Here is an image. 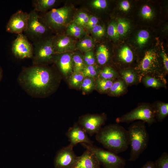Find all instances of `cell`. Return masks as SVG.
Here are the masks:
<instances>
[{
    "label": "cell",
    "mask_w": 168,
    "mask_h": 168,
    "mask_svg": "<svg viewBox=\"0 0 168 168\" xmlns=\"http://www.w3.org/2000/svg\"><path fill=\"white\" fill-rule=\"evenodd\" d=\"M67 31L70 35L77 38L81 37L84 34L83 28L74 23L71 24L68 26Z\"/></svg>",
    "instance_id": "f546056e"
},
{
    "label": "cell",
    "mask_w": 168,
    "mask_h": 168,
    "mask_svg": "<svg viewBox=\"0 0 168 168\" xmlns=\"http://www.w3.org/2000/svg\"><path fill=\"white\" fill-rule=\"evenodd\" d=\"M83 59L85 66L92 65L95 63V58L91 50L85 52Z\"/></svg>",
    "instance_id": "74e56055"
},
{
    "label": "cell",
    "mask_w": 168,
    "mask_h": 168,
    "mask_svg": "<svg viewBox=\"0 0 168 168\" xmlns=\"http://www.w3.org/2000/svg\"><path fill=\"white\" fill-rule=\"evenodd\" d=\"M130 28L129 22L123 19H119L117 23V30L119 35H124Z\"/></svg>",
    "instance_id": "d6a6232c"
},
{
    "label": "cell",
    "mask_w": 168,
    "mask_h": 168,
    "mask_svg": "<svg viewBox=\"0 0 168 168\" xmlns=\"http://www.w3.org/2000/svg\"><path fill=\"white\" fill-rule=\"evenodd\" d=\"M139 81L142 77L149 76L160 79L166 84L164 76L159 70L157 53L153 49L147 51L138 66L136 69Z\"/></svg>",
    "instance_id": "277c9868"
},
{
    "label": "cell",
    "mask_w": 168,
    "mask_h": 168,
    "mask_svg": "<svg viewBox=\"0 0 168 168\" xmlns=\"http://www.w3.org/2000/svg\"><path fill=\"white\" fill-rule=\"evenodd\" d=\"M152 105L154 110L156 119L159 122L162 121L168 114V103L159 102Z\"/></svg>",
    "instance_id": "ac0fdd59"
},
{
    "label": "cell",
    "mask_w": 168,
    "mask_h": 168,
    "mask_svg": "<svg viewBox=\"0 0 168 168\" xmlns=\"http://www.w3.org/2000/svg\"><path fill=\"white\" fill-rule=\"evenodd\" d=\"M106 119L104 114H87L80 119L79 124L87 133L92 135L100 130Z\"/></svg>",
    "instance_id": "8fae6325"
},
{
    "label": "cell",
    "mask_w": 168,
    "mask_h": 168,
    "mask_svg": "<svg viewBox=\"0 0 168 168\" xmlns=\"http://www.w3.org/2000/svg\"><path fill=\"white\" fill-rule=\"evenodd\" d=\"M128 131L131 149L128 160L133 161L138 159L147 148L149 135L146 123L141 121L131 124Z\"/></svg>",
    "instance_id": "3957f363"
},
{
    "label": "cell",
    "mask_w": 168,
    "mask_h": 168,
    "mask_svg": "<svg viewBox=\"0 0 168 168\" xmlns=\"http://www.w3.org/2000/svg\"><path fill=\"white\" fill-rule=\"evenodd\" d=\"M96 86L94 78L85 77L80 87L82 90L86 92H88L92 90Z\"/></svg>",
    "instance_id": "1f68e13d"
},
{
    "label": "cell",
    "mask_w": 168,
    "mask_h": 168,
    "mask_svg": "<svg viewBox=\"0 0 168 168\" xmlns=\"http://www.w3.org/2000/svg\"><path fill=\"white\" fill-rule=\"evenodd\" d=\"M91 30L93 35L98 37H101L105 34L104 28L100 25H96Z\"/></svg>",
    "instance_id": "f35d334b"
},
{
    "label": "cell",
    "mask_w": 168,
    "mask_h": 168,
    "mask_svg": "<svg viewBox=\"0 0 168 168\" xmlns=\"http://www.w3.org/2000/svg\"><path fill=\"white\" fill-rule=\"evenodd\" d=\"M141 81L147 87H151L156 89L164 87L166 83L161 80L155 77L146 76L142 77Z\"/></svg>",
    "instance_id": "ffe728a7"
},
{
    "label": "cell",
    "mask_w": 168,
    "mask_h": 168,
    "mask_svg": "<svg viewBox=\"0 0 168 168\" xmlns=\"http://www.w3.org/2000/svg\"><path fill=\"white\" fill-rule=\"evenodd\" d=\"M55 0H35L33 1L34 10L37 12H44L52 7L56 4Z\"/></svg>",
    "instance_id": "7402d4cb"
},
{
    "label": "cell",
    "mask_w": 168,
    "mask_h": 168,
    "mask_svg": "<svg viewBox=\"0 0 168 168\" xmlns=\"http://www.w3.org/2000/svg\"><path fill=\"white\" fill-rule=\"evenodd\" d=\"M120 75L122 79L127 85L135 84L139 81L137 72L133 70L127 69L122 70Z\"/></svg>",
    "instance_id": "44dd1931"
},
{
    "label": "cell",
    "mask_w": 168,
    "mask_h": 168,
    "mask_svg": "<svg viewBox=\"0 0 168 168\" xmlns=\"http://www.w3.org/2000/svg\"><path fill=\"white\" fill-rule=\"evenodd\" d=\"M91 4L95 8L104 9L106 7L107 3L105 0H95L92 2Z\"/></svg>",
    "instance_id": "60d3db41"
},
{
    "label": "cell",
    "mask_w": 168,
    "mask_h": 168,
    "mask_svg": "<svg viewBox=\"0 0 168 168\" xmlns=\"http://www.w3.org/2000/svg\"><path fill=\"white\" fill-rule=\"evenodd\" d=\"M73 148L69 144L58 152L54 161L55 168H70L72 166L77 157L73 152Z\"/></svg>",
    "instance_id": "4fadbf2b"
},
{
    "label": "cell",
    "mask_w": 168,
    "mask_h": 168,
    "mask_svg": "<svg viewBox=\"0 0 168 168\" xmlns=\"http://www.w3.org/2000/svg\"><path fill=\"white\" fill-rule=\"evenodd\" d=\"M70 142V145L73 147L79 143L92 145L93 142L88 138L86 133L79 125L74 124L70 128L66 133Z\"/></svg>",
    "instance_id": "5bb4252c"
},
{
    "label": "cell",
    "mask_w": 168,
    "mask_h": 168,
    "mask_svg": "<svg viewBox=\"0 0 168 168\" xmlns=\"http://www.w3.org/2000/svg\"><path fill=\"white\" fill-rule=\"evenodd\" d=\"M141 14L144 18L150 19L152 16V11L151 8L148 5L143 7L141 10Z\"/></svg>",
    "instance_id": "ab89813d"
},
{
    "label": "cell",
    "mask_w": 168,
    "mask_h": 168,
    "mask_svg": "<svg viewBox=\"0 0 168 168\" xmlns=\"http://www.w3.org/2000/svg\"><path fill=\"white\" fill-rule=\"evenodd\" d=\"M26 35L35 42L42 39L46 33L48 27L43 21L41 17L34 10L29 13Z\"/></svg>",
    "instance_id": "9c48e42d"
},
{
    "label": "cell",
    "mask_w": 168,
    "mask_h": 168,
    "mask_svg": "<svg viewBox=\"0 0 168 168\" xmlns=\"http://www.w3.org/2000/svg\"><path fill=\"white\" fill-rule=\"evenodd\" d=\"M84 78L82 72H73L70 78L69 84L71 86L74 87L79 88L80 87L81 83Z\"/></svg>",
    "instance_id": "83f0119b"
},
{
    "label": "cell",
    "mask_w": 168,
    "mask_h": 168,
    "mask_svg": "<svg viewBox=\"0 0 168 168\" xmlns=\"http://www.w3.org/2000/svg\"><path fill=\"white\" fill-rule=\"evenodd\" d=\"M74 72H82L85 65L83 58L79 54H76L72 57Z\"/></svg>",
    "instance_id": "484cf974"
},
{
    "label": "cell",
    "mask_w": 168,
    "mask_h": 168,
    "mask_svg": "<svg viewBox=\"0 0 168 168\" xmlns=\"http://www.w3.org/2000/svg\"><path fill=\"white\" fill-rule=\"evenodd\" d=\"M55 78L52 71L43 65H34L25 68L18 76V81L29 95L43 97L51 93L55 85Z\"/></svg>",
    "instance_id": "6da1fadb"
},
{
    "label": "cell",
    "mask_w": 168,
    "mask_h": 168,
    "mask_svg": "<svg viewBox=\"0 0 168 168\" xmlns=\"http://www.w3.org/2000/svg\"><path fill=\"white\" fill-rule=\"evenodd\" d=\"M12 51L16 57L21 59L32 58L33 56L32 46L22 33L18 34L13 42Z\"/></svg>",
    "instance_id": "30bf717a"
},
{
    "label": "cell",
    "mask_w": 168,
    "mask_h": 168,
    "mask_svg": "<svg viewBox=\"0 0 168 168\" xmlns=\"http://www.w3.org/2000/svg\"><path fill=\"white\" fill-rule=\"evenodd\" d=\"M53 39L42 38L35 42L32 58L33 65H43L53 60L55 55Z\"/></svg>",
    "instance_id": "52a82bcc"
},
{
    "label": "cell",
    "mask_w": 168,
    "mask_h": 168,
    "mask_svg": "<svg viewBox=\"0 0 168 168\" xmlns=\"http://www.w3.org/2000/svg\"><path fill=\"white\" fill-rule=\"evenodd\" d=\"M149 37L148 32L145 30H141L138 33L137 42L139 45L145 44L147 41Z\"/></svg>",
    "instance_id": "8d00e7d4"
},
{
    "label": "cell",
    "mask_w": 168,
    "mask_h": 168,
    "mask_svg": "<svg viewBox=\"0 0 168 168\" xmlns=\"http://www.w3.org/2000/svg\"><path fill=\"white\" fill-rule=\"evenodd\" d=\"M55 62L63 75L67 76L72 72L73 64L71 54L65 53L57 56Z\"/></svg>",
    "instance_id": "2e32d148"
},
{
    "label": "cell",
    "mask_w": 168,
    "mask_h": 168,
    "mask_svg": "<svg viewBox=\"0 0 168 168\" xmlns=\"http://www.w3.org/2000/svg\"><path fill=\"white\" fill-rule=\"evenodd\" d=\"M108 35L112 38L118 39L119 35L117 30V23L112 22L109 25L107 29Z\"/></svg>",
    "instance_id": "d590c367"
},
{
    "label": "cell",
    "mask_w": 168,
    "mask_h": 168,
    "mask_svg": "<svg viewBox=\"0 0 168 168\" xmlns=\"http://www.w3.org/2000/svg\"><path fill=\"white\" fill-rule=\"evenodd\" d=\"M82 146L91 151L105 168H124L125 160L117 154L108 150L82 143Z\"/></svg>",
    "instance_id": "8992f818"
},
{
    "label": "cell",
    "mask_w": 168,
    "mask_h": 168,
    "mask_svg": "<svg viewBox=\"0 0 168 168\" xmlns=\"http://www.w3.org/2000/svg\"><path fill=\"white\" fill-rule=\"evenodd\" d=\"M161 55L162 58L163 63L164 65V69L166 73L168 72V57L164 51L162 52Z\"/></svg>",
    "instance_id": "7bdbcfd3"
},
{
    "label": "cell",
    "mask_w": 168,
    "mask_h": 168,
    "mask_svg": "<svg viewBox=\"0 0 168 168\" xmlns=\"http://www.w3.org/2000/svg\"><path fill=\"white\" fill-rule=\"evenodd\" d=\"M100 163L94 154L86 149L76 160L70 168H100Z\"/></svg>",
    "instance_id": "9a60e30c"
},
{
    "label": "cell",
    "mask_w": 168,
    "mask_h": 168,
    "mask_svg": "<svg viewBox=\"0 0 168 168\" xmlns=\"http://www.w3.org/2000/svg\"><path fill=\"white\" fill-rule=\"evenodd\" d=\"M89 17L86 13L84 12H80L78 13L75 17L74 23L82 28L85 27Z\"/></svg>",
    "instance_id": "836d02e7"
},
{
    "label": "cell",
    "mask_w": 168,
    "mask_h": 168,
    "mask_svg": "<svg viewBox=\"0 0 168 168\" xmlns=\"http://www.w3.org/2000/svg\"><path fill=\"white\" fill-rule=\"evenodd\" d=\"M118 57L121 61L126 63H131L133 59L132 51L128 46L124 47L120 49Z\"/></svg>",
    "instance_id": "cb8c5ba5"
},
{
    "label": "cell",
    "mask_w": 168,
    "mask_h": 168,
    "mask_svg": "<svg viewBox=\"0 0 168 168\" xmlns=\"http://www.w3.org/2000/svg\"><path fill=\"white\" fill-rule=\"evenodd\" d=\"M127 85L124 81L119 79L114 82L109 91L110 95L117 96L124 94L126 91Z\"/></svg>",
    "instance_id": "d6986e66"
},
{
    "label": "cell",
    "mask_w": 168,
    "mask_h": 168,
    "mask_svg": "<svg viewBox=\"0 0 168 168\" xmlns=\"http://www.w3.org/2000/svg\"><path fill=\"white\" fill-rule=\"evenodd\" d=\"M114 82L113 80L98 78L96 81L95 86L100 92H105L109 91Z\"/></svg>",
    "instance_id": "d4e9b609"
},
{
    "label": "cell",
    "mask_w": 168,
    "mask_h": 168,
    "mask_svg": "<svg viewBox=\"0 0 168 168\" xmlns=\"http://www.w3.org/2000/svg\"><path fill=\"white\" fill-rule=\"evenodd\" d=\"M98 78L106 79L113 80L118 77V74L112 68L106 67L99 73Z\"/></svg>",
    "instance_id": "4316f807"
},
{
    "label": "cell",
    "mask_w": 168,
    "mask_h": 168,
    "mask_svg": "<svg viewBox=\"0 0 168 168\" xmlns=\"http://www.w3.org/2000/svg\"><path fill=\"white\" fill-rule=\"evenodd\" d=\"M29 13L19 10L13 14L10 18L6 26L7 32L19 34L27 30Z\"/></svg>",
    "instance_id": "7c38bea8"
},
{
    "label": "cell",
    "mask_w": 168,
    "mask_h": 168,
    "mask_svg": "<svg viewBox=\"0 0 168 168\" xmlns=\"http://www.w3.org/2000/svg\"><path fill=\"white\" fill-rule=\"evenodd\" d=\"M96 56L99 64L103 65L107 62L109 58V53L105 45L102 44L99 47L97 50Z\"/></svg>",
    "instance_id": "603a6c76"
},
{
    "label": "cell",
    "mask_w": 168,
    "mask_h": 168,
    "mask_svg": "<svg viewBox=\"0 0 168 168\" xmlns=\"http://www.w3.org/2000/svg\"><path fill=\"white\" fill-rule=\"evenodd\" d=\"M96 138L104 147L116 154L126 151L129 146L128 130L117 124L101 128L96 134Z\"/></svg>",
    "instance_id": "7a4b0ae2"
},
{
    "label": "cell",
    "mask_w": 168,
    "mask_h": 168,
    "mask_svg": "<svg viewBox=\"0 0 168 168\" xmlns=\"http://www.w3.org/2000/svg\"><path fill=\"white\" fill-rule=\"evenodd\" d=\"M98 21V19L94 16L89 17L88 21L86 25V27L88 29L91 30L95 26Z\"/></svg>",
    "instance_id": "b9f144b4"
},
{
    "label": "cell",
    "mask_w": 168,
    "mask_h": 168,
    "mask_svg": "<svg viewBox=\"0 0 168 168\" xmlns=\"http://www.w3.org/2000/svg\"><path fill=\"white\" fill-rule=\"evenodd\" d=\"M2 78V71L1 69L0 68V81Z\"/></svg>",
    "instance_id": "bcb514c9"
},
{
    "label": "cell",
    "mask_w": 168,
    "mask_h": 168,
    "mask_svg": "<svg viewBox=\"0 0 168 168\" xmlns=\"http://www.w3.org/2000/svg\"><path fill=\"white\" fill-rule=\"evenodd\" d=\"M140 120L150 126L156 121L155 113L152 105L143 104L138 105L130 111L117 118V123H128Z\"/></svg>",
    "instance_id": "5b68a950"
},
{
    "label": "cell",
    "mask_w": 168,
    "mask_h": 168,
    "mask_svg": "<svg viewBox=\"0 0 168 168\" xmlns=\"http://www.w3.org/2000/svg\"><path fill=\"white\" fill-rule=\"evenodd\" d=\"M77 46L79 49L86 52L91 50L94 46L93 40L91 38H85L79 42Z\"/></svg>",
    "instance_id": "f1b7e54d"
},
{
    "label": "cell",
    "mask_w": 168,
    "mask_h": 168,
    "mask_svg": "<svg viewBox=\"0 0 168 168\" xmlns=\"http://www.w3.org/2000/svg\"><path fill=\"white\" fill-rule=\"evenodd\" d=\"M73 42L71 38L66 36L54 38L53 46L55 54H62L72 48Z\"/></svg>",
    "instance_id": "e0dca14e"
},
{
    "label": "cell",
    "mask_w": 168,
    "mask_h": 168,
    "mask_svg": "<svg viewBox=\"0 0 168 168\" xmlns=\"http://www.w3.org/2000/svg\"><path fill=\"white\" fill-rule=\"evenodd\" d=\"M121 9L124 11H128L130 7V4L127 0L122 1L120 4Z\"/></svg>",
    "instance_id": "ee69618b"
},
{
    "label": "cell",
    "mask_w": 168,
    "mask_h": 168,
    "mask_svg": "<svg viewBox=\"0 0 168 168\" xmlns=\"http://www.w3.org/2000/svg\"><path fill=\"white\" fill-rule=\"evenodd\" d=\"M141 168H156L155 162L152 161H147Z\"/></svg>",
    "instance_id": "f6af8a7d"
},
{
    "label": "cell",
    "mask_w": 168,
    "mask_h": 168,
    "mask_svg": "<svg viewBox=\"0 0 168 168\" xmlns=\"http://www.w3.org/2000/svg\"><path fill=\"white\" fill-rule=\"evenodd\" d=\"M70 13V8L64 7L53 9L46 13L44 17L41 18L48 28L57 30L66 23Z\"/></svg>",
    "instance_id": "ba28073f"
},
{
    "label": "cell",
    "mask_w": 168,
    "mask_h": 168,
    "mask_svg": "<svg viewBox=\"0 0 168 168\" xmlns=\"http://www.w3.org/2000/svg\"><path fill=\"white\" fill-rule=\"evenodd\" d=\"M155 162L156 168H168V154L164 152Z\"/></svg>",
    "instance_id": "e575fe53"
},
{
    "label": "cell",
    "mask_w": 168,
    "mask_h": 168,
    "mask_svg": "<svg viewBox=\"0 0 168 168\" xmlns=\"http://www.w3.org/2000/svg\"><path fill=\"white\" fill-rule=\"evenodd\" d=\"M82 72L85 77H89L93 78L97 77L99 73L94 64L85 66Z\"/></svg>",
    "instance_id": "4dcf8cb0"
}]
</instances>
